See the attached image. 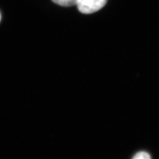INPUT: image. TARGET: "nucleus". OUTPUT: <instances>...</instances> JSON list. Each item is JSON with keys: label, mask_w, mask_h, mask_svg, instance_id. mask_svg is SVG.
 <instances>
[{"label": "nucleus", "mask_w": 159, "mask_h": 159, "mask_svg": "<svg viewBox=\"0 0 159 159\" xmlns=\"http://www.w3.org/2000/svg\"><path fill=\"white\" fill-rule=\"evenodd\" d=\"M1 13H0V21H1Z\"/></svg>", "instance_id": "obj_4"}, {"label": "nucleus", "mask_w": 159, "mask_h": 159, "mask_svg": "<svg viewBox=\"0 0 159 159\" xmlns=\"http://www.w3.org/2000/svg\"><path fill=\"white\" fill-rule=\"evenodd\" d=\"M53 2L63 7H71L76 4L77 0H51Z\"/></svg>", "instance_id": "obj_2"}, {"label": "nucleus", "mask_w": 159, "mask_h": 159, "mask_svg": "<svg viewBox=\"0 0 159 159\" xmlns=\"http://www.w3.org/2000/svg\"><path fill=\"white\" fill-rule=\"evenodd\" d=\"M107 0H77L76 6L80 12L90 14L101 10Z\"/></svg>", "instance_id": "obj_1"}, {"label": "nucleus", "mask_w": 159, "mask_h": 159, "mask_svg": "<svg viewBox=\"0 0 159 159\" xmlns=\"http://www.w3.org/2000/svg\"><path fill=\"white\" fill-rule=\"evenodd\" d=\"M132 159H151V157L147 152H140L137 153Z\"/></svg>", "instance_id": "obj_3"}]
</instances>
